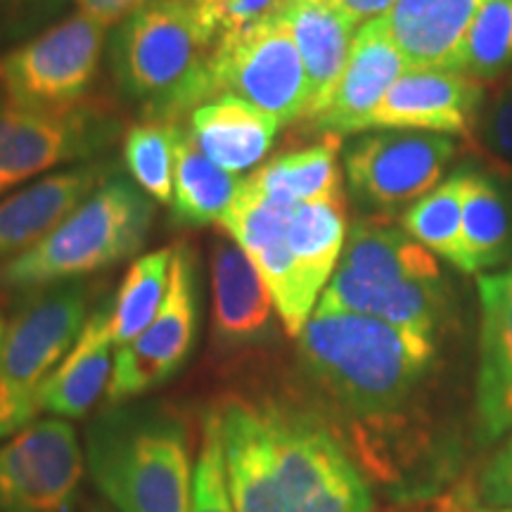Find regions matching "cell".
I'll return each instance as SVG.
<instances>
[{"instance_id": "6da1fadb", "label": "cell", "mask_w": 512, "mask_h": 512, "mask_svg": "<svg viewBox=\"0 0 512 512\" xmlns=\"http://www.w3.org/2000/svg\"><path fill=\"white\" fill-rule=\"evenodd\" d=\"M297 342L311 380L344 411L363 418L401 408L437 356L434 335L358 313L313 311Z\"/></svg>"}, {"instance_id": "d590c367", "label": "cell", "mask_w": 512, "mask_h": 512, "mask_svg": "<svg viewBox=\"0 0 512 512\" xmlns=\"http://www.w3.org/2000/svg\"><path fill=\"white\" fill-rule=\"evenodd\" d=\"M482 498L491 508L512 510V437L484 467Z\"/></svg>"}, {"instance_id": "836d02e7", "label": "cell", "mask_w": 512, "mask_h": 512, "mask_svg": "<svg viewBox=\"0 0 512 512\" xmlns=\"http://www.w3.org/2000/svg\"><path fill=\"white\" fill-rule=\"evenodd\" d=\"M290 3L292 0H211V3L197 5V12L211 36L219 41L221 36L238 34V31L283 15Z\"/></svg>"}, {"instance_id": "83f0119b", "label": "cell", "mask_w": 512, "mask_h": 512, "mask_svg": "<svg viewBox=\"0 0 512 512\" xmlns=\"http://www.w3.org/2000/svg\"><path fill=\"white\" fill-rule=\"evenodd\" d=\"M242 178L216 166L192 143L190 133H183L176 147L174 166V219L188 226L221 223L230 204L238 195Z\"/></svg>"}, {"instance_id": "ba28073f", "label": "cell", "mask_w": 512, "mask_h": 512, "mask_svg": "<svg viewBox=\"0 0 512 512\" xmlns=\"http://www.w3.org/2000/svg\"><path fill=\"white\" fill-rule=\"evenodd\" d=\"M278 479L297 512H370L373 494L339 441L299 413L266 411Z\"/></svg>"}, {"instance_id": "f35d334b", "label": "cell", "mask_w": 512, "mask_h": 512, "mask_svg": "<svg viewBox=\"0 0 512 512\" xmlns=\"http://www.w3.org/2000/svg\"><path fill=\"white\" fill-rule=\"evenodd\" d=\"M394 3L396 0H342V8L347 10V15L361 27L368 19L384 15Z\"/></svg>"}, {"instance_id": "d6986e66", "label": "cell", "mask_w": 512, "mask_h": 512, "mask_svg": "<svg viewBox=\"0 0 512 512\" xmlns=\"http://www.w3.org/2000/svg\"><path fill=\"white\" fill-rule=\"evenodd\" d=\"M285 17L304 62L306 83H309L306 119L313 121L328 110L335 95L358 24L342 5L325 3V0H292Z\"/></svg>"}, {"instance_id": "5bb4252c", "label": "cell", "mask_w": 512, "mask_h": 512, "mask_svg": "<svg viewBox=\"0 0 512 512\" xmlns=\"http://www.w3.org/2000/svg\"><path fill=\"white\" fill-rule=\"evenodd\" d=\"M477 294V437L494 444L512 432V266L479 275Z\"/></svg>"}, {"instance_id": "9c48e42d", "label": "cell", "mask_w": 512, "mask_h": 512, "mask_svg": "<svg viewBox=\"0 0 512 512\" xmlns=\"http://www.w3.org/2000/svg\"><path fill=\"white\" fill-rule=\"evenodd\" d=\"M114 133L117 124L91 107L29 110L0 86V195L55 166L95 157Z\"/></svg>"}, {"instance_id": "44dd1931", "label": "cell", "mask_w": 512, "mask_h": 512, "mask_svg": "<svg viewBox=\"0 0 512 512\" xmlns=\"http://www.w3.org/2000/svg\"><path fill=\"white\" fill-rule=\"evenodd\" d=\"M214 335L223 344L259 342L271 328L273 299L249 256L230 240H219L211 252Z\"/></svg>"}, {"instance_id": "1f68e13d", "label": "cell", "mask_w": 512, "mask_h": 512, "mask_svg": "<svg viewBox=\"0 0 512 512\" xmlns=\"http://www.w3.org/2000/svg\"><path fill=\"white\" fill-rule=\"evenodd\" d=\"M512 64V0H494L479 12L453 55V72L491 81Z\"/></svg>"}, {"instance_id": "7a4b0ae2", "label": "cell", "mask_w": 512, "mask_h": 512, "mask_svg": "<svg viewBox=\"0 0 512 512\" xmlns=\"http://www.w3.org/2000/svg\"><path fill=\"white\" fill-rule=\"evenodd\" d=\"M216 46L190 0H150L126 17L112 41V64L147 119L176 121L211 100L209 57Z\"/></svg>"}, {"instance_id": "d4e9b609", "label": "cell", "mask_w": 512, "mask_h": 512, "mask_svg": "<svg viewBox=\"0 0 512 512\" xmlns=\"http://www.w3.org/2000/svg\"><path fill=\"white\" fill-rule=\"evenodd\" d=\"M339 271L366 280H441L434 254L406 230L361 221L349 230Z\"/></svg>"}, {"instance_id": "d6a6232c", "label": "cell", "mask_w": 512, "mask_h": 512, "mask_svg": "<svg viewBox=\"0 0 512 512\" xmlns=\"http://www.w3.org/2000/svg\"><path fill=\"white\" fill-rule=\"evenodd\" d=\"M190 512H235L228 491L219 413H209L204 420L200 456H197L195 479H192Z\"/></svg>"}, {"instance_id": "52a82bcc", "label": "cell", "mask_w": 512, "mask_h": 512, "mask_svg": "<svg viewBox=\"0 0 512 512\" xmlns=\"http://www.w3.org/2000/svg\"><path fill=\"white\" fill-rule=\"evenodd\" d=\"M107 29L74 12L0 62V86L17 105L60 112L83 105L100 72Z\"/></svg>"}, {"instance_id": "484cf974", "label": "cell", "mask_w": 512, "mask_h": 512, "mask_svg": "<svg viewBox=\"0 0 512 512\" xmlns=\"http://www.w3.org/2000/svg\"><path fill=\"white\" fill-rule=\"evenodd\" d=\"M463 273L482 275L512 256V207L494 178L467 169L463 197Z\"/></svg>"}, {"instance_id": "2e32d148", "label": "cell", "mask_w": 512, "mask_h": 512, "mask_svg": "<svg viewBox=\"0 0 512 512\" xmlns=\"http://www.w3.org/2000/svg\"><path fill=\"white\" fill-rule=\"evenodd\" d=\"M408 64L396 46L387 17H373L358 27L351 53L328 110L313 119L330 136H347L366 128L370 114L399 81Z\"/></svg>"}, {"instance_id": "cb8c5ba5", "label": "cell", "mask_w": 512, "mask_h": 512, "mask_svg": "<svg viewBox=\"0 0 512 512\" xmlns=\"http://www.w3.org/2000/svg\"><path fill=\"white\" fill-rule=\"evenodd\" d=\"M290 252L304 304L316 311L320 294L335 275L347 245V214L344 197L306 202L294 209L290 221Z\"/></svg>"}, {"instance_id": "ab89813d", "label": "cell", "mask_w": 512, "mask_h": 512, "mask_svg": "<svg viewBox=\"0 0 512 512\" xmlns=\"http://www.w3.org/2000/svg\"><path fill=\"white\" fill-rule=\"evenodd\" d=\"M5 328H8V323H5L3 313H0V347H3V339H5Z\"/></svg>"}, {"instance_id": "f1b7e54d", "label": "cell", "mask_w": 512, "mask_h": 512, "mask_svg": "<svg viewBox=\"0 0 512 512\" xmlns=\"http://www.w3.org/2000/svg\"><path fill=\"white\" fill-rule=\"evenodd\" d=\"M174 247L155 249L140 256L126 271L117 297L112 302L114 349L133 342L162 309L171 280Z\"/></svg>"}, {"instance_id": "7c38bea8", "label": "cell", "mask_w": 512, "mask_h": 512, "mask_svg": "<svg viewBox=\"0 0 512 512\" xmlns=\"http://www.w3.org/2000/svg\"><path fill=\"white\" fill-rule=\"evenodd\" d=\"M197 294L195 254L188 245H176L162 309L133 342L114 351L112 380L107 389L112 403L152 392L183 366L197 335Z\"/></svg>"}, {"instance_id": "277c9868", "label": "cell", "mask_w": 512, "mask_h": 512, "mask_svg": "<svg viewBox=\"0 0 512 512\" xmlns=\"http://www.w3.org/2000/svg\"><path fill=\"white\" fill-rule=\"evenodd\" d=\"M152 219L138 185L110 178L46 240L0 264V287L34 292L119 264L140 252Z\"/></svg>"}, {"instance_id": "8992f818", "label": "cell", "mask_w": 512, "mask_h": 512, "mask_svg": "<svg viewBox=\"0 0 512 512\" xmlns=\"http://www.w3.org/2000/svg\"><path fill=\"white\" fill-rule=\"evenodd\" d=\"M209 93L247 100L280 124L306 119L309 83L285 12L216 41L209 57Z\"/></svg>"}, {"instance_id": "8fae6325", "label": "cell", "mask_w": 512, "mask_h": 512, "mask_svg": "<svg viewBox=\"0 0 512 512\" xmlns=\"http://www.w3.org/2000/svg\"><path fill=\"white\" fill-rule=\"evenodd\" d=\"M81 479L83 451L67 420H34L0 441V512H69Z\"/></svg>"}, {"instance_id": "ac0fdd59", "label": "cell", "mask_w": 512, "mask_h": 512, "mask_svg": "<svg viewBox=\"0 0 512 512\" xmlns=\"http://www.w3.org/2000/svg\"><path fill=\"white\" fill-rule=\"evenodd\" d=\"M219 415L235 512H297L278 479L261 413L242 401H230Z\"/></svg>"}, {"instance_id": "f546056e", "label": "cell", "mask_w": 512, "mask_h": 512, "mask_svg": "<svg viewBox=\"0 0 512 512\" xmlns=\"http://www.w3.org/2000/svg\"><path fill=\"white\" fill-rule=\"evenodd\" d=\"M467 169H458L444 183L413 202L403 214V230L411 238L463 271V197Z\"/></svg>"}, {"instance_id": "ffe728a7", "label": "cell", "mask_w": 512, "mask_h": 512, "mask_svg": "<svg viewBox=\"0 0 512 512\" xmlns=\"http://www.w3.org/2000/svg\"><path fill=\"white\" fill-rule=\"evenodd\" d=\"M278 119L235 95H219L190 112V138L230 174L254 169L275 143Z\"/></svg>"}, {"instance_id": "603a6c76", "label": "cell", "mask_w": 512, "mask_h": 512, "mask_svg": "<svg viewBox=\"0 0 512 512\" xmlns=\"http://www.w3.org/2000/svg\"><path fill=\"white\" fill-rule=\"evenodd\" d=\"M494 0H396L384 12L408 67H451L479 12Z\"/></svg>"}, {"instance_id": "3957f363", "label": "cell", "mask_w": 512, "mask_h": 512, "mask_svg": "<svg viewBox=\"0 0 512 512\" xmlns=\"http://www.w3.org/2000/svg\"><path fill=\"white\" fill-rule=\"evenodd\" d=\"M88 472L117 512H190L195 467L174 415L114 411L86 439Z\"/></svg>"}, {"instance_id": "4fadbf2b", "label": "cell", "mask_w": 512, "mask_h": 512, "mask_svg": "<svg viewBox=\"0 0 512 512\" xmlns=\"http://www.w3.org/2000/svg\"><path fill=\"white\" fill-rule=\"evenodd\" d=\"M482 86L463 72L408 67L389 88L363 131H420L467 136L482 105Z\"/></svg>"}, {"instance_id": "e575fe53", "label": "cell", "mask_w": 512, "mask_h": 512, "mask_svg": "<svg viewBox=\"0 0 512 512\" xmlns=\"http://www.w3.org/2000/svg\"><path fill=\"white\" fill-rule=\"evenodd\" d=\"M74 0H0V34L24 36L48 24Z\"/></svg>"}, {"instance_id": "74e56055", "label": "cell", "mask_w": 512, "mask_h": 512, "mask_svg": "<svg viewBox=\"0 0 512 512\" xmlns=\"http://www.w3.org/2000/svg\"><path fill=\"white\" fill-rule=\"evenodd\" d=\"M145 3H150V0H74L79 15L93 19L105 29L119 27L126 17H131Z\"/></svg>"}, {"instance_id": "b9f144b4", "label": "cell", "mask_w": 512, "mask_h": 512, "mask_svg": "<svg viewBox=\"0 0 512 512\" xmlns=\"http://www.w3.org/2000/svg\"><path fill=\"white\" fill-rule=\"evenodd\" d=\"M190 3H195V5H202V3H211V0H190Z\"/></svg>"}, {"instance_id": "30bf717a", "label": "cell", "mask_w": 512, "mask_h": 512, "mask_svg": "<svg viewBox=\"0 0 512 512\" xmlns=\"http://www.w3.org/2000/svg\"><path fill=\"white\" fill-rule=\"evenodd\" d=\"M456 157L448 136L420 131H375L344 152V174L356 200L377 211H394L434 190Z\"/></svg>"}, {"instance_id": "8d00e7d4", "label": "cell", "mask_w": 512, "mask_h": 512, "mask_svg": "<svg viewBox=\"0 0 512 512\" xmlns=\"http://www.w3.org/2000/svg\"><path fill=\"white\" fill-rule=\"evenodd\" d=\"M484 138L489 150L505 159H512V88L498 93L494 105L486 112Z\"/></svg>"}, {"instance_id": "7bdbcfd3", "label": "cell", "mask_w": 512, "mask_h": 512, "mask_svg": "<svg viewBox=\"0 0 512 512\" xmlns=\"http://www.w3.org/2000/svg\"><path fill=\"white\" fill-rule=\"evenodd\" d=\"M486 512H512L510 508H501V510H486Z\"/></svg>"}, {"instance_id": "7402d4cb", "label": "cell", "mask_w": 512, "mask_h": 512, "mask_svg": "<svg viewBox=\"0 0 512 512\" xmlns=\"http://www.w3.org/2000/svg\"><path fill=\"white\" fill-rule=\"evenodd\" d=\"M112 349V304H105L88 316L72 351L38 394V408L62 418H83L110 389Z\"/></svg>"}, {"instance_id": "4316f807", "label": "cell", "mask_w": 512, "mask_h": 512, "mask_svg": "<svg viewBox=\"0 0 512 512\" xmlns=\"http://www.w3.org/2000/svg\"><path fill=\"white\" fill-rule=\"evenodd\" d=\"M249 188L283 207H299L306 202L328 200L342 195V176L337 166V136L323 145L280 155L259 166L245 178Z\"/></svg>"}, {"instance_id": "60d3db41", "label": "cell", "mask_w": 512, "mask_h": 512, "mask_svg": "<svg viewBox=\"0 0 512 512\" xmlns=\"http://www.w3.org/2000/svg\"><path fill=\"white\" fill-rule=\"evenodd\" d=\"M91 512H112L110 508H102V505H93Z\"/></svg>"}, {"instance_id": "5b68a950", "label": "cell", "mask_w": 512, "mask_h": 512, "mask_svg": "<svg viewBox=\"0 0 512 512\" xmlns=\"http://www.w3.org/2000/svg\"><path fill=\"white\" fill-rule=\"evenodd\" d=\"M88 320V292L81 283L36 290L5 328L0 347V441L31 425L38 394L64 361Z\"/></svg>"}, {"instance_id": "ee69618b", "label": "cell", "mask_w": 512, "mask_h": 512, "mask_svg": "<svg viewBox=\"0 0 512 512\" xmlns=\"http://www.w3.org/2000/svg\"><path fill=\"white\" fill-rule=\"evenodd\" d=\"M325 3H339V5H342V0H325Z\"/></svg>"}, {"instance_id": "9a60e30c", "label": "cell", "mask_w": 512, "mask_h": 512, "mask_svg": "<svg viewBox=\"0 0 512 512\" xmlns=\"http://www.w3.org/2000/svg\"><path fill=\"white\" fill-rule=\"evenodd\" d=\"M110 162L57 171L0 200V264L29 252L110 181Z\"/></svg>"}, {"instance_id": "4dcf8cb0", "label": "cell", "mask_w": 512, "mask_h": 512, "mask_svg": "<svg viewBox=\"0 0 512 512\" xmlns=\"http://www.w3.org/2000/svg\"><path fill=\"white\" fill-rule=\"evenodd\" d=\"M183 131L176 121L147 119L126 133L124 162L133 183L159 204L174 200L176 147Z\"/></svg>"}, {"instance_id": "e0dca14e", "label": "cell", "mask_w": 512, "mask_h": 512, "mask_svg": "<svg viewBox=\"0 0 512 512\" xmlns=\"http://www.w3.org/2000/svg\"><path fill=\"white\" fill-rule=\"evenodd\" d=\"M448 290L441 280H366L335 271L316 311L358 313L425 335H437L446 316Z\"/></svg>"}]
</instances>
